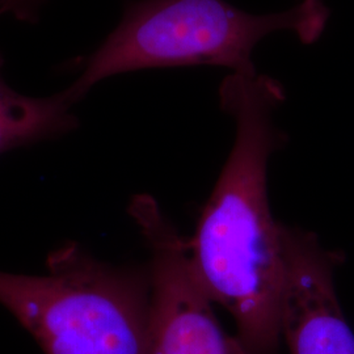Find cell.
I'll return each mask as SVG.
<instances>
[{
    "label": "cell",
    "mask_w": 354,
    "mask_h": 354,
    "mask_svg": "<svg viewBox=\"0 0 354 354\" xmlns=\"http://www.w3.org/2000/svg\"><path fill=\"white\" fill-rule=\"evenodd\" d=\"M285 97L279 80L257 73H232L221 83V108L235 121V140L189 241L198 279L234 317L248 354H276L282 337L285 260L266 175L286 138L273 118Z\"/></svg>",
    "instance_id": "1"
},
{
    "label": "cell",
    "mask_w": 354,
    "mask_h": 354,
    "mask_svg": "<svg viewBox=\"0 0 354 354\" xmlns=\"http://www.w3.org/2000/svg\"><path fill=\"white\" fill-rule=\"evenodd\" d=\"M327 19L320 0L266 15L245 12L226 0L129 1L121 23L89 55L71 88L82 99L106 77L163 67L206 64L256 74L252 53L263 38L291 32L302 44H313Z\"/></svg>",
    "instance_id": "2"
},
{
    "label": "cell",
    "mask_w": 354,
    "mask_h": 354,
    "mask_svg": "<svg viewBox=\"0 0 354 354\" xmlns=\"http://www.w3.org/2000/svg\"><path fill=\"white\" fill-rule=\"evenodd\" d=\"M44 276L0 272V304L46 354H145L150 276L96 260L76 243L48 256Z\"/></svg>",
    "instance_id": "3"
},
{
    "label": "cell",
    "mask_w": 354,
    "mask_h": 354,
    "mask_svg": "<svg viewBox=\"0 0 354 354\" xmlns=\"http://www.w3.org/2000/svg\"><path fill=\"white\" fill-rule=\"evenodd\" d=\"M129 214L151 253L150 320L145 354H248L219 326L213 299L198 279L189 241L149 194L136 196Z\"/></svg>",
    "instance_id": "4"
},
{
    "label": "cell",
    "mask_w": 354,
    "mask_h": 354,
    "mask_svg": "<svg viewBox=\"0 0 354 354\" xmlns=\"http://www.w3.org/2000/svg\"><path fill=\"white\" fill-rule=\"evenodd\" d=\"M285 260L282 336L291 354H354V333L335 289L342 253L326 250L317 235L281 223Z\"/></svg>",
    "instance_id": "5"
},
{
    "label": "cell",
    "mask_w": 354,
    "mask_h": 354,
    "mask_svg": "<svg viewBox=\"0 0 354 354\" xmlns=\"http://www.w3.org/2000/svg\"><path fill=\"white\" fill-rule=\"evenodd\" d=\"M1 68L0 55V155L75 129L73 106L80 99L74 89L48 97L26 96L7 84Z\"/></svg>",
    "instance_id": "6"
},
{
    "label": "cell",
    "mask_w": 354,
    "mask_h": 354,
    "mask_svg": "<svg viewBox=\"0 0 354 354\" xmlns=\"http://www.w3.org/2000/svg\"><path fill=\"white\" fill-rule=\"evenodd\" d=\"M6 13V10H4V3H3V0H0V16H3Z\"/></svg>",
    "instance_id": "7"
}]
</instances>
